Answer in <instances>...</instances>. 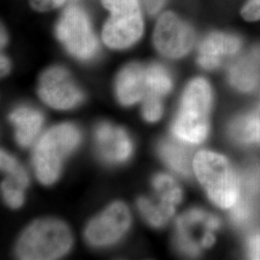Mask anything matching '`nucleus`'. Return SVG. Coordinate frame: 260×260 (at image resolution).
Listing matches in <instances>:
<instances>
[{
	"label": "nucleus",
	"instance_id": "29",
	"mask_svg": "<svg viewBox=\"0 0 260 260\" xmlns=\"http://www.w3.org/2000/svg\"><path fill=\"white\" fill-rule=\"evenodd\" d=\"M9 60L6 57L1 56V74H2V75H6L9 72Z\"/></svg>",
	"mask_w": 260,
	"mask_h": 260
},
{
	"label": "nucleus",
	"instance_id": "5",
	"mask_svg": "<svg viewBox=\"0 0 260 260\" xmlns=\"http://www.w3.org/2000/svg\"><path fill=\"white\" fill-rule=\"evenodd\" d=\"M56 34L67 50L78 59H92L98 51V40L89 18L77 6L66 10L57 24Z\"/></svg>",
	"mask_w": 260,
	"mask_h": 260
},
{
	"label": "nucleus",
	"instance_id": "18",
	"mask_svg": "<svg viewBox=\"0 0 260 260\" xmlns=\"http://www.w3.org/2000/svg\"><path fill=\"white\" fill-rule=\"evenodd\" d=\"M147 84L148 92L146 96L151 95L160 99L167 94L173 86L171 75L168 73L167 70L158 64H152L147 67Z\"/></svg>",
	"mask_w": 260,
	"mask_h": 260
},
{
	"label": "nucleus",
	"instance_id": "11",
	"mask_svg": "<svg viewBox=\"0 0 260 260\" xmlns=\"http://www.w3.org/2000/svg\"><path fill=\"white\" fill-rule=\"evenodd\" d=\"M95 139L102 156L108 162H124L132 153L133 145L127 133L110 123L96 126Z\"/></svg>",
	"mask_w": 260,
	"mask_h": 260
},
{
	"label": "nucleus",
	"instance_id": "6",
	"mask_svg": "<svg viewBox=\"0 0 260 260\" xmlns=\"http://www.w3.org/2000/svg\"><path fill=\"white\" fill-rule=\"evenodd\" d=\"M153 42L161 54L169 58H180L192 49L195 44V33L176 14L166 12L158 19Z\"/></svg>",
	"mask_w": 260,
	"mask_h": 260
},
{
	"label": "nucleus",
	"instance_id": "10",
	"mask_svg": "<svg viewBox=\"0 0 260 260\" xmlns=\"http://www.w3.org/2000/svg\"><path fill=\"white\" fill-rule=\"evenodd\" d=\"M144 21L141 12L125 15H111L104 24L103 39L112 48H126L135 44L143 35Z\"/></svg>",
	"mask_w": 260,
	"mask_h": 260
},
{
	"label": "nucleus",
	"instance_id": "16",
	"mask_svg": "<svg viewBox=\"0 0 260 260\" xmlns=\"http://www.w3.org/2000/svg\"><path fill=\"white\" fill-rule=\"evenodd\" d=\"M260 181V170L252 168L247 172L244 178V187L240 191L237 202L232 207V219L236 224H244L251 220L252 216V195L257 189Z\"/></svg>",
	"mask_w": 260,
	"mask_h": 260
},
{
	"label": "nucleus",
	"instance_id": "9",
	"mask_svg": "<svg viewBox=\"0 0 260 260\" xmlns=\"http://www.w3.org/2000/svg\"><path fill=\"white\" fill-rule=\"evenodd\" d=\"M131 217L127 206L117 202L94 218L86 229L87 241L93 246H108L120 240L129 228Z\"/></svg>",
	"mask_w": 260,
	"mask_h": 260
},
{
	"label": "nucleus",
	"instance_id": "13",
	"mask_svg": "<svg viewBox=\"0 0 260 260\" xmlns=\"http://www.w3.org/2000/svg\"><path fill=\"white\" fill-rule=\"evenodd\" d=\"M116 90L123 105H132L143 100L148 92L147 67L139 64L126 66L117 79Z\"/></svg>",
	"mask_w": 260,
	"mask_h": 260
},
{
	"label": "nucleus",
	"instance_id": "30",
	"mask_svg": "<svg viewBox=\"0 0 260 260\" xmlns=\"http://www.w3.org/2000/svg\"><path fill=\"white\" fill-rule=\"evenodd\" d=\"M5 43H6V37H5V34L2 30V32H1V46H4Z\"/></svg>",
	"mask_w": 260,
	"mask_h": 260
},
{
	"label": "nucleus",
	"instance_id": "4",
	"mask_svg": "<svg viewBox=\"0 0 260 260\" xmlns=\"http://www.w3.org/2000/svg\"><path fill=\"white\" fill-rule=\"evenodd\" d=\"M73 244L72 233L57 220H39L19 238L17 252L20 259H57L66 254Z\"/></svg>",
	"mask_w": 260,
	"mask_h": 260
},
{
	"label": "nucleus",
	"instance_id": "24",
	"mask_svg": "<svg viewBox=\"0 0 260 260\" xmlns=\"http://www.w3.org/2000/svg\"><path fill=\"white\" fill-rule=\"evenodd\" d=\"M242 17L248 21L260 19V0H250L242 9Z\"/></svg>",
	"mask_w": 260,
	"mask_h": 260
},
{
	"label": "nucleus",
	"instance_id": "8",
	"mask_svg": "<svg viewBox=\"0 0 260 260\" xmlns=\"http://www.w3.org/2000/svg\"><path fill=\"white\" fill-rule=\"evenodd\" d=\"M152 184L159 196L154 204L147 198H140L137 205L143 217L153 226H162L172 218L181 199L182 191L176 180L169 175L159 174L153 178Z\"/></svg>",
	"mask_w": 260,
	"mask_h": 260
},
{
	"label": "nucleus",
	"instance_id": "20",
	"mask_svg": "<svg viewBox=\"0 0 260 260\" xmlns=\"http://www.w3.org/2000/svg\"><path fill=\"white\" fill-rule=\"evenodd\" d=\"M0 159L1 170L7 175L6 180L14 185L25 189L28 185L27 174L24 169L19 165V162L4 150H1Z\"/></svg>",
	"mask_w": 260,
	"mask_h": 260
},
{
	"label": "nucleus",
	"instance_id": "14",
	"mask_svg": "<svg viewBox=\"0 0 260 260\" xmlns=\"http://www.w3.org/2000/svg\"><path fill=\"white\" fill-rule=\"evenodd\" d=\"M230 82L244 92L253 90L260 81V46L237 59L229 70Z\"/></svg>",
	"mask_w": 260,
	"mask_h": 260
},
{
	"label": "nucleus",
	"instance_id": "12",
	"mask_svg": "<svg viewBox=\"0 0 260 260\" xmlns=\"http://www.w3.org/2000/svg\"><path fill=\"white\" fill-rule=\"evenodd\" d=\"M240 40L224 33H211L199 48V64L206 70H213L222 64L223 58L233 56L240 49Z\"/></svg>",
	"mask_w": 260,
	"mask_h": 260
},
{
	"label": "nucleus",
	"instance_id": "22",
	"mask_svg": "<svg viewBox=\"0 0 260 260\" xmlns=\"http://www.w3.org/2000/svg\"><path fill=\"white\" fill-rule=\"evenodd\" d=\"M24 189L14 185L8 180L2 182V193L5 199V202L13 208H19L23 204L24 201Z\"/></svg>",
	"mask_w": 260,
	"mask_h": 260
},
{
	"label": "nucleus",
	"instance_id": "25",
	"mask_svg": "<svg viewBox=\"0 0 260 260\" xmlns=\"http://www.w3.org/2000/svg\"><path fill=\"white\" fill-rule=\"evenodd\" d=\"M30 5L40 12H47L61 6L65 0H29Z\"/></svg>",
	"mask_w": 260,
	"mask_h": 260
},
{
	"label": "nucleus",
	"instance_id": "15",
	"mask_svg": "<svg viewBox=\"0 0 260 260\" xmlns=\"http://www.w3.org/2000/svg\"><path fill=\"white\" fill-rule=\"evenodd\" d=\"M10 121L16 127V138L21 147L30 146L42 128L44 117L41 112L22 106L12 112Z\"/></svg>",
	"mask_w": 260,
	"mask_h": 260
},
{
	"label": "nucleus",
	"instance_id": "26",
	"mask_svg": "<svg viewBox=\"0 0 260 260\" xmlns=\"http://www.w3.org/2000/svg\"><path fill=\"white\" fill-rule=\"evenodd\" d=\"M248 252L251 259H260V233H255L248 241Z\"/></svg>",
	"mask_w": 260,
	"mask_h": 260
},
{
	"label": "nucleus",
	"instance_id": "21",
	"mask_svg": "<svg viewBox=\"0 0 260 260\" xmlns=\"http://www.w3.org/2000/svg\"><path fill=\"white\" fill-rule=\"evenodd\" d=\"M103 4L114 16H125L141 12L138 0H103Z\"/></svg>",
	"mask_w": 260,
	"mask_h": 260
},
{
	"label": "nucleus",
	"instance_id": "3",
	"mask_svg": "<svg viewBox=\"0 0 260 260\" xmlns=\"http://www.w3.org/2000/svg\"><path fill=\"white\" fill-rule=\"evenodd\" d=\"M80 131L72 123H62L47 131L34 149L33 165L39 180L52 184L59 177L65 158L78 146Z\"/></svg>",
	"mask_w": 260,
	"mask_h": 260
},
{
	"label": "nucleus",
	"instance_id": "2",
	"mask_svg": "<svg viewBox=\"0 0 260 260\" xmlns=\"http://www.w3.org/2000/svg\"><path fill=\"white\" fill-rule=\"evenodd\" d=\"M193 170L215 205L222 208L233 207L240 195L241 183L226 158L202 150L193 159Z\"/></svg>",
	"mask_w": 260,
	"mask_h": 260
},
{
	"label": "nucleus",
	"instance_id": "17",
	"mask_svg": "<svg viewBox=\"0 0 260 260\" xmlns=\"http://www.w3.org/2000/svg\"><path fill=\"white\" fill-rule=\"evenodd\" d=\"M183 142L165 140L159 145V154L169 167L182 176H189L191 173V151L182 144Z\"/></svg>",
	"mask_w": 260,
	"mask_h": 260
},
{
	"label": "nucleus",
	"instance_id": "1",
	"mask_svg": "<svg viewBox=\"0 0 260 260\" xmlns=\"http://www.w3.org/2000/svg\"><path fill=\"white\" fill-rule=\"evenodd\" d=\"M211 103V88L205 79L195 78L188 84L172 127L176 138L193 145L204 142L209 129L208 115Z\"/></svg>",
	"mask_w": 260,
	"mask_h": 260
},
{
	"label": "nucleus",
	"instance_id": "7",
	"mask_svg": "<svg viewBox=\"0 0 260 260\" xmlns=\"http://www.w3.org/2000/svg\"><path fill=\"white\" fill-rule=\"evenodd\" d=\"M38 93L44 103L59 110L75 108L83 101V93L62 67H52L42 75Z\"/></svg>",
	"mask_w": 260,
	"mask_h": 260
},
{
	"label": "nucleus",
	"instance_id": "28",
	"mask_svg": "<svg viewBox=\"0 0 260 260\" xmlns=\"http://www.w3.org/2000/svg\"><path fill=\"white\" fill-rule=\"evenodd\" d=\"M214 241H215V237H214L213 234L211 233V231H207V232L205 233L203 239H202L201 245H202L203 247L208 248V247H211V246L213 245Z\"/></svg>",
	"mask_w": 260,
	"mask_h": 260
},
{
	"label": "nucleus",
	"instance_id": "23",
	"mask_svg": "<svg viewBox=\"0 0 260 260\" xmlns=\"http://www.w3.org/2000/svg\"><path fill=\"white\" fill-rule=\"evenodd\" d=\"M163 107L160 98L157 96H146L143 104V116L145 120L150 122L156 121L161 118Z\"/></svg>",
	"mask_w": 260,
	"mask_h": 260
},
{
	"label": "nucleus",
	"instance_id": "27",
	"mask_svg": "<svg viewBox=\"0 0 260 260\" xmlns=\"http://www.w3.org/2000/svg\"><path fill=\"white\" fill-rule=\"evenodd\" d=\"M165 2L166 0H143L145 8L148 11V13L151 15L157 14L158 12L162 9Z\"/></svg>",
	"mask_w": 260,
	"mask_h": 260
},
{
	"label": "nucleus",
	"instance_id": "19",
	"mask_svg": "<svg viewBox=\"0 0 260 260\" xmlns=\"http://www.w3.org/2000/svg\"><path fill=\"white\" fill-rule=\"evenodd\" d=\"M231 134L242 143H260V118L250 115L240 118L231 126Z\"/></svg>",
	"mask_w": 260,
	"mask_h": 260
}]
</instances>
